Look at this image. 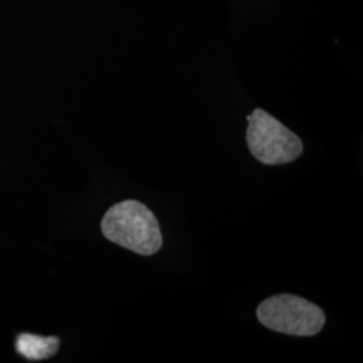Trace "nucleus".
Instances as JSON below:
<instances>
[{
	"instance_id": "4",
	"label": "nucleus",
	"mask_w": 363,
	"mask_h": 363,
	"mask_svg": "<svg viewBox=\"0 0 363 363\" xmlns=\"http://www.w3.org/2000/svg\"><path fill=\"white\" fill-rule=\"evenodd\" d=\"M57 337H39L33 334H21L16 339V350L27 359L40 361L57 354L60 349Z\"/></svg>"
},
{
	"instance_id": "2",
	"label": "nucleus",
	"mask_w": 363,
	"mask_h": 363,
	"mask_svg": "<svg viewBox=\"0 0 363 363\" xmlns=\"http://www.w3.org/2000/svg\"><path fill=\"white\" fill-rule=\"evenodd\" d=\"M247 118V148L262 164H286L303 154L304 145L298 135L264 109H255Z\"/></svg>"
},
{
	"instance_id": "3",
	"label": "nucleus",
	"mask_w": 363,
	"mask_h": 363,
	"mask_svg": "<svg viewBox=\"0 0 363 363\" xmlns=\"http://www.w3.org/2000/svg\"><path fill=\"white\" fill-rule=\"evenodd\" d=\"M257 319L267 328L294 337H312L325 323L323 310L296 295H276L264 300L257 308Z\"/></svg>"
},
{
	"instance_id": "1",
	"label": "nucleus",
	"mask_w": 363,
	"mask_h": 363,
	"mask_svg": "<svg viewBox=\"0 0 363 363\" xmlns=\"http://www.w3.org/2000/svg\"><path fill=\"white\" fill-rule=\"evenodd\" d=\"M101 230L111 242L142 256L155 255L163 244L154 213L133 199L123 201L109 208L101 220Z\"/></svg>"
}]
</instances>
